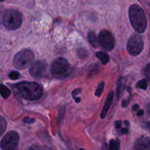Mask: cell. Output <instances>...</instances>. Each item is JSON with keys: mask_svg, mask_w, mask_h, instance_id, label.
I'll use <instances>...</instances> for the list:
<instances>
[{"mask_svg": "<svg viewBox=\"0 0 150 150\" xmlns=\"http://www.w3.org/2000/svg\"><path fill=\"white\" fill-rule=\"evenodd\" d=\"M120 143L118 139H111L108 146L104 145L103 150H119Z\"/></svg>", "mask_w": 150, "mask_h": 150, "instance_id": "obj_12", "label": "cell"}, {"mask_svg": "<svg viewBox=\"0 0 150 150\" xmlns=\"http://www.w3.org/2000/svg\"><path fill=\"white\" fill-rule=\"evenodd\" d=\"M23 122L24 123H27V124H32L33 122H35V119H30L29 117H26L23 119Z\"/></svg>", "mask_w": 150, "mask_h": 150, "instance_id": "obj_23", "label": "cell"}, {"mask_svg": "<svg viewBox=\"0 0 150 150\" xmlns=\"http://www.w3.org/2000/svg\"><path fill=\"white\" fill-rule=\"evenodd\" d=\"M13 150H18L17 149H13Z\"/></svg>", "mask_w": 150, "mask_h": 150, "instance_id": "obj_33", "label": "cell"}, {"mask_svg": "<svg viewBox=\"0 0 150 150\" xmlns=\"http://www.w3.org/2000/svg\"><path fill=\"white\" fill-rule=\"evenodd\" d=\"M138 109H139V105L138 104H135L134 107H133V111H136V110H138Z\"/></svg>", "mask_w": 150, "mask_h": 150, "instance_id": "obj_27", "label": "cell"}, {"mask_svg": "<svg viewBox=\"0 0 150 150\" xmlns=\"http://www.w3.org/2000/svg\"><path fill=\"white\" fill-rule=\"evenodd\" d=\"M114 94L113 91H110L108 94V96H107L106 100L105 101V104H104L103 108L102 113H101L100 117L101 119H104L105 117V116L107 115L108 110H109L110 107H111V104L113 102V100H114Z\"/></svg>", "mask_w": 150, "mask_h": 150, "instance_id": "obj_11", "label": "cell"}, {"mask_svg": "<svg viewBox=\"0 0 150 150\" xmlns=\"http://www.w3.org/2000/svg\"><path fill=\"white\" fill-rule=\"evenodd\" d=\"M147 126L149 128H150V121L149 122V123H147Z\"/></svg>", "mask_w": 150, "mask_h": 150, "instance_id": "obj_30", "label": "cell"}, {"mask_svg": "<svg viewBox=\"0 0 150 150\" xmlns=\"http://www.w3.org/2000/svg\"><path fill=\"white\" fill-rule=\"evenodd\" d=\"M13 89L20 96L29 100H36L42 95V88L34 82H21L13 85Z\"/></svg>", "mask_w": 150, "mask_h": 150, "instance_id": "obj_1", "label": "cell"}, {"mask_svg": "<svg viewBox=\"0 0 150 150\" xmlns=\"http://www.w3.org/2000/svg\"><path fill=\"white\" fill-rule=\"evenodd\" d=\"M79 150H84V149H79Z\"/></svg>", "mask_w": 150, "mask_h": 150, "instance_id": "obj_31", "label": "cell"}, {"mask_svg": "<svg viewBox=\"0 0 150 150\" xmlns=\"http://www.w3.org/2000/svg\"><path fill=\"white\" fill-rule=\"evenodd\" d=\"M47 64L45 61L38 60L30 68V74L35 78L43 77L46 74Z\"/></svg>", "mask_w": 150, "mask_h": 150, "instance_id": "obj_9", "label": "cell"}, {"mask_svg": "<svg viewBox=\"0 0 150 150\" xmlns=\"http://www.w3.org/2000/svg\"><path fill=\"white\" fill-rule=\"evenodd\" d=\"M133 150H150V138L141 136L135 143Z\"/></svg>", "mask_w": 150, "mask_h": 150, "instance_id": "obj_10", "label": "cell"}, {"mask_svg": "<svg viewBox=\"0 0 150 150\" xmlns=\"http://www.w3.org/2000/svg\"><path fill=\"white\" fill-rule=\"evenodd\" d=\"M22 15L15 10H8L4 12L3 16V24L10 30L18 29L22 24Z\"/></svg>", "mask_w": 150, "mask_h": 150, "instance_id": "obj_3", "label": "cell"}, {"mask_svg": "<svg viewBox=\"0 0 150 150\" xmlns=\"http://www.w3.org/2000/svg\"><path fill=\"white\" fill-rule=\"evenodd\" d=\"M125 85V81L124 78H121L120 80L118 82V87H117V95H118V98H120L122 94H123Z\"/></svg>", "mask_w": 150, "mask_h": 150, "instance_id": "obj_16", "label": "cell"}, {"mask_svg": "<svg viewBox=\"0 0 150 150\" xmlns=\"http://www.w3.org/2000/svg\"><path fill=\"white\" fill-rule=\"evenodd\" d=\"M6 128H7V122H6V120L2 116H0V136L4 133Z\"/></svg>", "mask_w": 150, "mask_h": 150, "instance_id": "obj_17", "label": "cell"}, {"mask_svg": "<svg viewBox=\"0 0 150 150\" xmlns=\"http://www.w3.org/2000/svg\"><path fill=\"white\" fill-rule=\"evenodd\" d=\"M144 46L143 38L140 35H135L130 37L127 44V49L130 54L137 56L142 51Z\"/></svg>", "mask_w": 150, "mask_h": 150, "instance_id": "obj_6", "label": "cell"}, {"mask_svg": "<svg viewBox=\"0 0 150 150\" xmlns=\"http://www.w3.org/2000/svg\"><path fill=\"white\" fill-rule=\"evenodd\" d=\"M144 74L146 75V76L148 79H150V63H149V64L146 66V68H145Z\"/></svg>", "mask_w": 150, "mask_h": 150, "instance_id": "obj_21", "label": "cell"}, {"mask_svg": "<svg viewBox=\"0 0 150 150\" xmlns=\"http://www.w3.org/2000/svg\"><path fill=\"white\" fill-rule=\"evenodd\" d=\"M144 114V110H138V112H137V116H142V115Z\"/></svg>", "mask_w": 150, "mask_h": 150, "instance_id": "obj_26", "label": "cell"}, {"mask_svg": "<svg viewBox=\"0 0 150 150\" xmlns=\"http://www.w3.org/2000/svg\"><path fill=\"white\" fill-rule=\"evenodd\" d=\"M121 132L122 134H127L128 133V129L127 128H123V129H122Z\"/></svg>", "mask_w": 150, "mask_h": 150, "instance_id": "obj_25", "label": "cell"}, {"mask_svg": "<svg viewBox=\"0 0 150 150\" xmlns=\"http://www.w3.org/2000/svg\"><path fill=\"white\" fill-rule=\"evenodd\" d=\"M96 57L102 62L103 64L105 65L109 62L110 60V57L106 52L105 51H98V52L95 54Z\"/></svg>", "mask_w": 150, "mask_h": 150, "instance_id": "obj_14", "label": "cell"}, {"mask_svg": "<svg viewBox=\"0 0 150 150\" xmlns=\"http://www.w3.org/2000/svg\"><path fill=\"white\" fill-rule=\"evenodd\" d=\"M87 38L88 40H89V44H91L92 47L94 48H97V47L99 46V40H98V38L97 37V35H95V33L94 32H89L87 35Z\"/></svg>", "mask_w": 150, "mask_h": 150, "instance_id": "obj_13", "label": "cell"}, {"mask_svg": "<svg viewBox=\"0 0 150 150\" xmlns=\"http://www.w3.org/2000/svg\"><path fill=\"white\" fill-rule=\"evenodd\" d=\"M115 126L117 129H120L122 126V121H117L115 123Z\"/></svg>", "mask_w": 150, "mask_h": 150, "instance_id": "obj_24", "label": "cell"}, {"mask_svg": "<svg viewBox=\"0 0 150 150\" xmlns=\"http://www.w3.org/2000/svg\"><path fill=\"white\" fill-rule=\"evenodd\" d=\"M0 94L3 98L7 99L10 96L11 92L7 87H6L4 85H2V84H0Z\"/></svg>", "mask_w": 150, "mask_h": 150, "instance_id": "obj_15", "label": "cell"}, {"mask_svg": "<svg viewBox=\"0 0 150 150\" xmlns=\"http://www.w3.org/2000/svg\"><path fill=\"white\" fill-rule=\"evenodd\" d=\"M99 44L106 51H111L115 46V40L111 32L108 30H103L100 32Z\"/></svg>", "mask_w": 150, "mask_h": 150, "instance_id": "obj_7", "label": "cell"}, {"mask_svg": "<svg viewBox=\"0 0 150 150\" xmlns=\"http://www.w3.org/2000/svg\"><path fill=\"white\" fill-rule=\"evenodd\" d=\"M26 150H41L40 147L38 145H32L29 147V148L26 149Z\"/></svg>", "mask_w": 150, "mask_h": 150, "instance_id": "obj_22", "label": "cell"}, {"mask_svg": "<svg viewBox=\"0 0 150 150\" xmlns=\"http://www.w3.org/2000/svg\"><path fill=\"white\" fill-rule=\"evenodd\" d=\"M19 142V135L16 131L7 132L0 142V147L2 150H13L17 149Z\"/></svg>", "mask_w": 150, "mask_h": 150, "instance_id": "obj_5", "label": "cell"}, {"mask_svg": "<svg viewBox=\"0 0 150 150\" xmlns=\"http://www.w3.org/2000/svg\"><path fill=\"white\" fill-rule=\"evenodd\" d=\"M146 110H147V113L150 115V103L146 106Z\"/></svg>", "mask_w": 150, "mask_h": 150, "instance_id": "obj_29", "label": "cell"}, {"mask_svg": "<svg viewBox=\"0 0 150 150\" xmlns=\"http://www.w3.org/2000/svg\"><path fill=\"white\" fill-rule=\"evenodd\" d=\"M69 70V63L66 59L59 57L51 65V72L54 75H63Z\"/></svg>", "mask_w": 150, "mask_h": 150, "instance_id": "obj_8", "label": "cell"}, {"mask_svg": "<svg viewBox=\"0 0 150 150\" xmlns=\"http://www.w3.org/2000/svg\"><path fill=\"white\" fill-rule=\"evenodd\" d=\"M19 76H20V74H19V72L16 71H12L9 74V77L13 79V80H16V79H18Z\"/></svg>", "mask_w": 150, "mask_h": 150, "instance_id": "obj_20", "label": "cell"}, {"mask_svg": "<svg viewBox=\"0 0 150 150\" xmlns=\"http://www.w3.org/2000/svg\"><path fill=\"white\" fill-rule=\"evenodd\" d=\"M74 99L77 103H79L81 101V99L79 98V97H74Z\"/></svg>", "mask_w": 150, "mask_h": 150, "instance_id": "obj_28", "label": "cell"}, {"mask_svg": "<svg viewBox=\"0 0 150 150\" xmlns=\"http://www.w3.org/2000/svg\"><path fill=\"white\" fill-rule=\"evenodd\" d=\"M4 1V0H0V1Z\"/></svg>", "mask_w": 150, "mask_h": 150, "instance_id": "obj_32", "label": "cell"}, {"mask_svg": "<svg viewBox=\"0 0 150 150\" xmlns=\"http://www.w3.org/2000/svg\"><path fill=\"white\" fill-rule=\"evenodd\" d=\"M34 58L33 52L31 50L24 49L16 54L13 59V65L16 69H27L33 63Z\"/></svg>", "mask_w": 150, "mask_h": 150, "instance_id": "obj_4", "label": "cell"}, {"mask_svg": "<svg viewBox=\"0 0 150 150\" xmlns=\"http://www.w3.org/2000/svg\"><path fill=\"white\" fill-rule=\"evenodd\" d=\"M129 18L132 26L139 33H143L147 26V20L143 9L138 4H133L129 9Z\"/></svg>", "mask_w": 150, "mask_h": 150, "instance_id": "obj_2", "label": "cell"}, {"mask_svg": "<svg viewBox=\"0 0 150 150\" xmlns=\"http://www.w3.org/2000/svg\"><path fill=\"white\" fill-rule=\"evenodd\" d=\"M104 87H105V83L103 82H100V83L98 85V88H97L96 91H95V95L97 96H100L101 94H103L104 91Z\"/></svg>", "mask_w": 150, "mask_h": 150, "instance_id": "obj_19", "label": "cell"}, {"mask_svg": "<svg viewBox=\"0 0 150 150\" xmlns=\"http://www.w3.org/2000/svg\"><path fill=\"white\" fill-rule=\"evenodd\" d=\"M148 86V82L146 79H142V80L139 81L136 84V87L138 88H140L142 90H146Z\"/></svg>", "mask_w": 150, "mask_h": 150, "instance_id": "obj_18", "label": "cell"}]
</instances>
